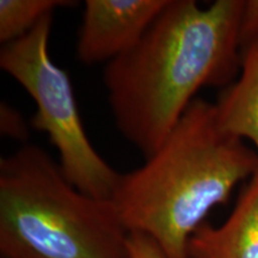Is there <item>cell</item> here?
Returning <instances> with one entry per match:
<instances>
[{"label":"cell","mask_w":258,"mask_h":258,"mask_svg":"<svg viewBox=\"0 0 258 258\" xmlns=\"http://www.w3.org/2000/svg\"><path fill=\"white\" fill-rule=\"evenodd\" d=\"M243 0H169L135 46L105 64L103 83L118 132L144 154L156 152L196 93L228 86L241 66Z\"/></svg>","instance_id":"1"},{"label":"cell","mask_w":258,"mask_h":258,"mask_svg":"<svg viewBox=\"0 0 258 258\" xmlns=\"http://www.w3.org/2000/svg\"><path fill=\"white\" fill-rule=\"evenodd\" d=\"M257 171L256 151L222 131L214 103L196 98L144 165L121 173L111 201L129 233L150 237L166 258H189L209 212Z\"/></svg>","instance_id":"2"},{"label":"cell","mask_w":258,"mask_h":258,"mask_svg":"<svg viewBox=\"0 0 258 258\" xmlns=\"http://www.w3.org/2000/svg\"><path fill=\"white\" fill-rule=\"evenodd\" d=\"M128 239L111 200L71 184L43 148L0 159L3 258H129Z\"/></svg>","instance_id":"3"},{"label":"cell","mask_w":258,"mask_h":258,"mask_svg":"<svg viewBox=\"0 0 258 258\" xmlns=\"http://www.w3.org/2000/svg\"><path fill=\"white\" fill-rule=\"evenodd\" d=\"M51 22L53 15H48L25 36L3 44L0 67L34 99L37 110L31 127L48 135L66 179L91 198L111 200L121 173L92 146L69 74L51 60L48 50Z\"/></svg>","instance_id":"4"},{"label":"cell","mask_w":258,"mask_h":258,"mask_svg":"<svg viewBox=\"0 0 258 258\" xmlns=\"http://www.w3.org/2000/svg\"><path fill=\"white\" fill-rule=\"evenodd\" d=\"M169 0H86L77 42L84 64L109 63L132 49Z\"/></svg>","instance_id":"5"},{"label":"cell","mask_w":258,"mask_h":258,"mask_svg":"<svg viewBox=\"0 0 258 258\" xmlns=\"http://www.w3.org/2000/svg\"><path fill=\"white\" fill-rule=\"evenodd\" d=\"M189 258H258V171L241 189L225 222L205 221L188 243Z\"/></svg>","instance_id":"6"},{"label":"cell","mask_w":258,"mask_h":258,"mask_svg":"<svg viewBox=\"0 0 258 258\" xmlns=\"http://www.w3.org/2000/svg\"><path fill=\"white\" fill-rule=\"evenodd\" d=\"M214 105L222 131L250 140L258 156V36L244 46L240 72Z\"/></svg>","instance_id":"7"},{"label":"cell","mask_w":258,"mask_h":258,"mask_svg":"<svg viewBox=\"0 0 258 258\" xmlns=\"http://www.w3.org/2000/svg\"><path fill=\"white\" fill-rule=\"evenodd\" d=\"M72 4L64 0H0V42L6 44L25 36L54 10Z\"/></svg>","instance_id":"8"},{"label":"cell","mask_w":258,"mask_h":258,"mask_svg":"<svg viewBox=\"0 0 258 258\" xmlns=\"http://www.w3.org/2000/svg\"><path fill=\"white\" fill-rule=\"evenodd\" d=\"M0 133L17 141H25L29 138V128L23 116L5 102L0 103Z\"/></svg>","instance_id":"9"},{"label":"cell","mask_w":258,"mask_h":258,"mask_svg":"<svg viewBox=\"0 0 258 258\" xmlns=\"http://www.w3.org/2000/svg\"><path fill=\"white\" fill-rule=\"evenodd\" d=\"M129 258H166L160 247L147 235L129 233Z\"/></svg>","instance_id":"10"},{"label":"cell","mask_w":258,"mask_h":258,"mask_svg":"<svg viewBox=\"0 0 258 258\" xmlns=\"http://www.w3.org/2000/svg\"><path fill=\"white\" fill-rule=\"evenodd\" d=\"M258 36V0H245L240 21L241 50Z\"/></svg>","instance_id":"11"}]
</instances>
